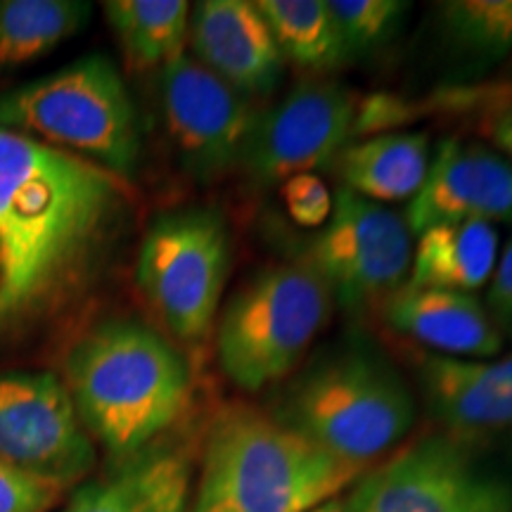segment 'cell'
<instances>
[{
  "instance_id": "29",
  "label": "cell",
  "mask_w": 512,
  "mask_h": 512,
  "mask_svg": "<svg viewBox=\"0 0 512 512\" xmlns=\"http://www.w3.org/2000/svg\"><path fill=\"white\" fill-rule=\"evenodd\" d=\"M309 512H358L354 505H351L349 498H332V501L318 505V508H313Z\"/></svg>"
},
{
  "instance_id": "3",
  "label": "cell",
  "mask_w": 512,
  "mask_h": 512,
  "mask_svg": "<svg viewBox=\"0 0 512 512\" xmlns=\"http://www.w3.org/2000/svg\"><path fill=\"white\" fill-rule=\"evenodd\" d=\"M271 415L366 472L411 434L418 403L392 358L368 339H349L320 349L302 370H294Z\"/></svg>"
},
{
  "instance_id": "6",
  "label": "cell",
  "mask_w": 512,
  "mask_h": 512,
  "mask_svg": "<svg viewBox=\"0 0 512 512\" xmlns=\"http://www.w3.org/2000/svg\"><path fill=\"white\" fill-rule=\"evenodd\" d=\"M335 299L304 261L271 264L230 294L216 328L223 375L242 392H264L304 363Z\"/></svg>"
},
{
  "instance_id": "4",
  "label": "cell",
  "mask_w": 512,
  "mask_h": 512,
  "mask_svg": "<svg viewBox=\"0 0 512 512\" xmlns=\"http://www.w3.org/2000/svg\"><path fill=\"white\" fill-rule=\"evenodd\" d=\"M361 475L271 413L235 403L209 425L190 512H309Z\"/></svg>"
},
{
  "instance_id": "15",
  "label": "cell",
  "mask_w": 512,
  "mask_h": 512,
  "mask_svg": "<svg viewBox=\"0 0 512 512\" xmlns=\"http://www.w3.org/2000/svg\"><path fill=\"white\" fill-rule=\"evenodd\" d=\"M192 60L247 100L264 98L285 76V57L249 0H204L190 12Z\"/></svg>"
},
{
  "instance_id": "28",
  "label": "cell",
  "mask_w": 512,
  "mask_h": 512,
  "mask_svg": "<svg viewBox=\"0 0 512 512\" xmlns=\"http://www.w3.org/2000/svg\"><path fill=\"white\" fill-rule=\"evenodd\" d=\"M486 309H489L498 330L512 335V240L498 254L496 271L489 280Z\"/></svg>"
},
{
  "instance_id": "14",
  "label": "cell",
  "mask_w": 512,
  "mask_h": 512,
  "mask_svg": "<svg viewBox=\"0 0 512 512\" xmlns=\"http://www.w3.org/2000/svg\"><path fill=\"white\" fill-rule=\"evenodd\" d=\"M418 380L444 434L479 446L512 432V354L489 361L422 354Z\"/></svg>"
},
{
  "instance_id": "8",
  "label": "cell",
  "mask_w": 512,
  "mask_h": 512,
  "mask_svg": "<svg viewBox=\"0 0 512 512\" xmlns=\"http://www.w3.org/2000/svg\"><path fill=\"white\" fill-rule=\"evenodd\" d=\"M349 501L358 512H512V479L477 444L437 432L363 472Z\"/></svg>"
},
{
  "instance_id": "19",
  "label": "cell",
  "mask_w": 512,
  "mask_h": 512,
  "mask_svg": "<svg viewBox=\"0 0 512 512\" xmlns=\"http://www.w3.org/2000/svg\"><path fill=\"white\" fill-rule=\"evenodd\" d=\"M427 133H377L349 143L335 169L342 188L370 202H411L430 171Z\"/></svg>"
},
{
  "instance_id": "22",
  "label": "cell",
  "mask_w": 512,
  "mask_h": 512,
  "mask_svg": "<svg viewBox=\"0 0 512 512\" xmlns=\"http://www.w3.org/2000/svg\"><path fill=\"white\" fill-rule=\"evenodd\" d=\"M254 5L266 19L285 62L316 74L347 62L325 0H261Z\"/></svg>"
},
{
  "instance_id": "1",
  "label": "cell",
  "mask_w": 512,
  "mask_h": 512,
  "mask_svg": "<svg viewBox=\"0 0 512 512\" xmlns=\"http://www.w3.org/2000/svg\"><path fill=\"white\" fill-rule=\"evenodd\" d=\"M121 178L0 128V330L91 275L126 209Z\"/></svg>"
},
{
  "instance_id": "11",
  "label": "cell",
  "mask_w": 512,
  "mask_h": 512,
  "mask_svg": "<svg viewBox=\"0 0 512 512\" xmlns=\"http://www.w3.org/2000/svg\"><path fill=\"white\" fill-rule=\"evenodd\" d=\"M159 102L178 164L197 183H216L242 166L252 133V100L188 55L159 76Z\"/></svg>"
},
{
  "instance_id": "24",
  "label": "cell",
  "mask_w": 512,
  "mask_h": 512,
  "mask_svg": "<svg viewBox=\"0 0 512 512\" xmlns=\"http://www.w3.org/2000/svg\"><path fill=\"white\" fill-rule=\"evenodd\" d=\"M347 60L387 46L411 5L401 0H328Z\"/></svg>"
},
{
  "instance_id": "23",
  "label": "cell",
  "mask_w": 512,
  "mask_h": 512,
  "mask_svg": "<svg viewBox=\"0 0 512 512\" xmlns=\"http://www.w3.org/2000/svg\"><path fill=\"white\" fill-rule=\"evenodd\" d=\"M437 15L460 60L486 67L512 53V0H446Z\"/></svg>"
},
{
  "instance_id": "27",
  "label": "cell",
  "mask_w": 512,
  "mask_h": 512,
  "mask_svg": "<svg viewBox=\"0 0 512 512\" xmlns=\"http://www.w3.org/2000/svg\"><path fill=\"white\" fill-rule=\"evenodd\" d=\"M482 131L494 143V150L512 164V86H501L486 98Z\"/></svg>"
},
{
  "instance_id": "26",
  "label": "cell",
  "mask_w": 512,
  "mask_h": 512,
  "mask_svg": "<svg viewBox=\"0 0 512 512\" xmlns=\"http://www.w3.org/2000/svg\"><path fill=\"white\" fill-rule=\"evenodd\" d=\"M60 491L62 486L0 460V512H48Z\"/></svg>"
},
{
  "instance_id": "9",
  "label": "cell",
  "mask_w": 512,
  "mask_h": 512,
  "mask_svg": "<svg viewBox=\"0 0 512 512\" xmlns=\"http://www.w3.org/2000/svg\"><path fill=\"white\" fill-rule=\"evenodd\" d=\"M413 235L401 214L339 185L328 223L311 240L306 261L337 306L349 313L382 309L406 285Z\"/></svg>"
},
{
  "instance_id": "2",
  "label": "cell",
  "mask_w": 512,
  "mask_h": 512,
  "mask_svg": "<svg viewBox=\"0 0 512 512\" xmlns=\"http://www.w3.org/2000/svg\"><path fill=\"white\" fill-rule=\"evenodd\" d=\"M64 377L86 432L119 460L162 439L192 396L185 358L138 320H107L83 335Z\"/></svg>"
},
{
  "instance_id": "12",
  "label": "cell",
  "mask_w": 512,
  "mask_h": 512,
  "mask_svg": "<svg viewBox=\"0 0 512 512\" xmlns=\"http://www.w3.org/2000/svg\"><path fill=\"white\" fill-rule=\"evenodd\" d=\"M0 460L62 489L91 472L93 439L60 377L0 375Z\"/></svg>"
},
{
  "instance_id": "16",
  "label": "cell",
  "mask_w": 512,
  "mask_h": 512,
  "mask_svg": "<svg viewBox=\"0 0 512 512\" xmlns=\"http://www.w3.org/2000/svg\"><path fill=\"white\" fill-rule=\"evenodd\" d=\"M380 311L389 328L430 349L427 354L467 361L501 356L503 332L482 299L470 292L403 285Z\"/></svg>"
},
{
  "instance_id": "10",
  "label": "cell",
  "mask_w": 512,
  "mask_h": 512,
  "mask_svg": "<svg viewBox=\"0 0 512 512\" xmlns=\"http://www.w3.org/2000/svg\"><path fill=\"white\" fill-rule=\"evenodd\" d=\"M356 93L332 79H306L271 110L256 114L242 166L256 185L273 188L287 178L335 166L356 136Z\"/></svg>"
},
{
  "instance_id": "21",
  "label": "cell",
  "mask_w": 512,
  "mask_h": 512,
  "mask_svg": "<svg viewBox=\"0 0 512 512\" xmlns=\"http://www.w3.org/2000/svg\"><path fill=\"white\" fill-rule=\"evenodd\" d=\"M91 10L79 0H0V67L48 55L86 27Z\"/></svg>"
},
{
  "instance_id": "7",
  "label": "cell",
  "mask_w": 512,
  "mask_h": 512,
  "mask_svg": "<svg viewBox=\"0 0 512 512\" xmlns=\"http://www.w3.org/2000/svg\"><path fill=\"white\" fill-rule=\"evenodd\" d=\"M233 247L219 211H166L145 230L136 280L171 335L200 342L219 316Z\"/></svg>"
},
{
  "instance_id": "25",
  "label": "cell",
  "mask_w": 512,
  "mask_h": 512,
  "mask_svg": "<svg viewBox=\"0 0 512 512\" xmlns=\"http://www.w3.org/2000/svg\"><path fill=\"white\" fill-rule=\"evenodd\" d=\"M280 195L290 219L302 228H323L335 207V195L318 174L287 178L280 185Z\"/></svg>"
},
{
  "instance_id": "17",
  "label": "cell",
  "mask_w": 512,
  "mask_h": 512,
  "mask_svg": "<svg viewBox=\"0 0 512 512\" xmlns=\"http://www.w3.org/2000/svg\"><path fill=\"white\" fill-rule=\"evenodd\" d=\"M192 463L176 444H152L83 484L62 512H190Z\"/></svg>"
},
{
  "instance_id": "20",
  "label": "cell",
  "mask_w": 512,
  "mask_h": 512,
  "mask_svg": "<svg viewBox=\"0 0 512 512\" xmlns=\"http://www.w3.org/2000/svg\"><path fill=\"white\" fill-rule=\"evenodd\" d=\"M102 8L131 67L164 69L183 55L192 12L185 0H110Z\"/></svg>"
},
{
  "instance_id": "5",
  "label": "cell",
  "mask_w": 512,
  "mask_h": 512,
  "mask_svg": "<svg viewBox=\"0 0 512 512\" xmlns=\"http://www.w3.org/2000/svg\"><path fill=\"white\" fill-rule=\"evenodd\" d=\"M0 128L86 159L117 178L133 176L143 150L136 105L105 55L81 57L3 95Z\"/></svg>"
},
{
  "instance_id": "18",
  "label": "cell",
  "mask_w": 512,
  "mask_h": 512,
  "mask_svg": "<svg viewBox=\"0 0 512 512\" xmlns=\"http://www.w3.org/2000/svg\"><path fill=\"white\" fill-rule=\"evenodd\" d=\"M498 249L494 223H439L418 235L406 285L475 294L494 275Z\"/></svg>"
},
{
  "instance_id": "13",
  "label": "cell",
  "mask_w": 512,
  "mask_h": 512,
  "mask_svg": "<svg viewBox=\"0 0 512 512\" xmlns=\"http://www.w3.org/2000/svg\"><path fill=\"white\" fill-rule=\"evenodd\" d=\"M403 219L413 238L439 223H512V164L489 145L446 138Z\"/></svg>"
}]
</instances>
